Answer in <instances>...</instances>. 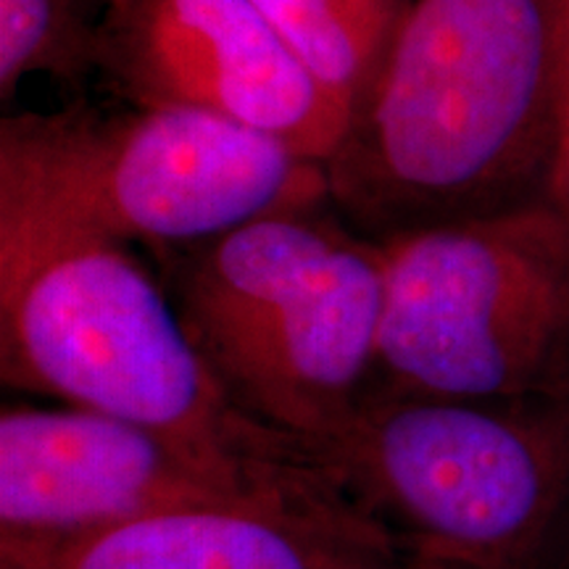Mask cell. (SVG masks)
Instances as JSON below:
<instances>
[{"label":"cell","instance_id":"5","mask_svg":"<svg viewBox=\"0 0 569 569\" xmlns=\"http://www.w3.org/2000/svg\"><path fill=\"white\" fill-rule=\"evenodd\" d=\"M322 201V161L203 111L80 98L0 122V209L153 253Z\"/></svg>","mask_w":569,"mask_h":569},{"label":"cell","instance_id":"4","mask_svg":"<svg viewBox=\"0 0 569 569\" xmlns=\"http://www.w3.org/2000/svg\"><path fill=\"white\" fill-rule=\"evenodd\" d=\"M317 448L411 569H553L569 543V396L372 386Z\"/></svg>","mask_w":569,"mask_h":569},{"label":"cell","instance_id":"7","mask_svg":"<svg viewBox=\"0 0 569 569\" xmlns=\"http://www.w3.org/2000/svg\"><path fill=\"white\" fill-rule=\"evenodd\" d=\"M213 507L322 522L151 427L71 403H6L0 411V546L69 543L172 511Z\"/></svg>","mask_w":569,"mask_h":569},{"label":"cell","instance_id":"10","mask_svg":"<svg viewBox=\"0 0 569 569\" xmlns=\"http://www.w3.org/2000/svg\"><path fill=\"white\" fill-rule=\"evenodd\" d=\"M284 46L351 113L365 103L411 0H253Z\"/></svg>","mask_w":569,"mask_h":569},{"label":"cell","instance_id":"2","mask_svg":"<svg viewBox=\"0 0 569 569\" xmlns=\"http://www.w3.org/2000/svg\"><path fill=\"white\" fill-rule=\"evenodd\" d=\"M0 377L13 390L151 427L306 515L393 549L317 446L234 401L161 277L122 240L0 209Z\"/></svg>","mask_w":569,"mask_h":569},{"label":"cell","instance_id":"6","mask_svg":"<svg viewBox=\"0 0 569 569\" xmlns=\"http://www.w3.org/2000/svg\"><path fill=\"white\" fill-rule=\"evenodd\" d=\"M375 386L569 396V213L538 203L386 240Z\"/></svg>","mask_w":569,"mask_h":569},{"label":"cell","instance_id":"9","mask_svg":"<svg viewBox=\"0 0 569 569\" xmlns=\"http://www.w3.org/2000/svg\"><path fill=\"white\" fill-rule=\"evenodd\" d=\"M0 569H411L386 546L269 509L172 511L56 546H0Z\"/></svg>","mask_w":569,"mask_h":569},{"label":"cell","instance_id":"12","mask_svg":"<svg viewBox=\"0 0 569 569\" xmlns=\"http://www.w3.org/2000/svg\"><path fill=\"white\" fill-rule=\"evenodd\" d=\"M567 42H569V0H567ZM553 201L565 213H569V101H567V132H565V151H561V163L557 174V190Z\"/></svg>","mask_w":569,"mask_h":569},{"label":"cell","instance_id":"1","mask_svg":"<svg viewBox=\"0 0 569 569\" xmlns=\"http://www.w3.org/2000/svg\"><path fill=\"white\" fill-rule=\"evenodd\" d=\"M567 101V0H411L327 196L377 243L551 203Z\"/></svg>","mask_w":569,"mask_h":569},{"label":"cell","instance_id":"13","mask_svg":"<svg viewBox=\"0 0 569 569\" xmlns=\"http://www.w3.org/2000/svg\"><path fill=\"white\" fill-rule=\"evenodd\" d=\"M553 569H569V543L565 546V551H561V557L557 559V565H553Z\"/></svg>","mask_w":569,"mask_h":569},{"label":"cell","instance_id":"8","mask_svg":"<svg viewBox=\"0 0 569 569\" xmlns=\"http://www.w3.org/2000/svg\"><path fill=\"white\" fill-rule=\"evenodd\" d=\"M96 80L119 103L230 119L322 163L348 124L253 0H106Z\"/></svg>","mask_w":569,"mask_h":569},{"label":"cell","instance_id":"3","mask_svg":"<svg viewBox=\"0 0 569 569\" xmlns=\"http://www.w3.org/2000/svg\"><path fill=\"white\" fill-rule=\"evenodd\" d=\"M156 256L193 346L261 422L319 446L375 386L386 248L330 201Z\"/></svg>","mask_w":569,"mask_h":569},{"label":"cell","instance_id":"14","mask_svg":"<svg viewBox=\"0 0 569 569\" xmlns=\"http://www.w3.org/2000/svg\"><path fill=\"white\" fill-rule=\"evenodd\" d=\"M84 3H88V9H90L92 13H98V11L103 9V3H106V0H84Z\"/></svg>","mask_w":569,"mask_h":569},{"label":"cell","instance_id":"11","mask_svg":"<svg viewBox=\"0 0 569 569\" xmlns=\"http://www.w3.org/2000/svg\"><path fill=\"white\" fill-rule=\"evenodd\" d=\"M98 13L84 0H0V101L27 74L67 84L96 77Z\"/></svg>","mask_w":569,"mask_h":569}]
</instances>
